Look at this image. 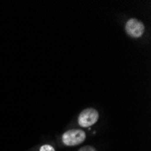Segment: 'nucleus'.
Returning a JSON list of instances; mask_svg holds the SVG:
<instances>
[{"mask_svg":"<svg viewBox=\"0 0 151 151\" xmlns=\"http://www.w3.org/2000/svg\"><path fill=\"white\" fill-rule=\"evenodd\" d=\"M86 134L81 129H71L63 135V142L66 146H77L85 140Z\"/></svg>","mask_w":151,"mask_h":151,"instance_id":"f257e3e1","label":"nucleus"},{"mask_svg":"<svg viewBox=\"0 0 151 151\" xmlns=\"http://www.w3.org/2000/svg\"><path fill=\"white\" fill-rule=\"evenodd\" d=\"M127 34L133 38H139L145 32L144 24L136 18H130L125 25Z\"/></svg>","mask_w":151,"mask_h":151,"instance_id":"7ed1b4c3","label":"nucleus"},{"mask_svg":"<svg viewBox=\"0 0 151 151\" xmlns=\"http://www.w3.org/2000/svg\"><path fill=\"white\" fill-rule=\"evenodd\" d=\"M40 151H55V150L50 145H44L40 147Z\"/></svg>","mask_w":151,"mask_h":151,"instance_id":"20e7f679","label":"nucleus"},{"mask_svg":"<svg viewBox=\"0 0 151 151\" xmlns=\"http://www.w3.org/2000/svg\"><path fill=\"white\" fill-rule=\"evenodd\" d=\"M98 119H99V112L95 109L88 108L81 112V114L79 115L78 122L80 126L83 128H88L94 125L97 122Z\"/></svg>","mask_w":151,"mask_h":151,"instance_id":"f03ea898","label":"nucleus"},{"mask_svg":"<svg viewBox=\"0 0 151 151\" xmlns=\"http://www.w3.org/2000/svg\"><path fill=\"white\" fill-rule=\"evenodd\" d=\"M79 151H97L93 147L91 146H85L83 147H81V149H79Z\"/></svg>","mask_w":151,"mask_h":151,"instance_id":"39448f33","label":"nucleus"}]
</instances>
